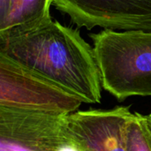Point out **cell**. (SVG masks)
I'll return each instance as SVG.
<instances>
[{"instance_id":"277c9868","label":"cell","mask_w":151,"mask_h":151,"mask_svg":"<svg viewBox=\"0 0 151 151\" xmlns=\"http://www.w3.org/2000/svg\"><path fill=\"white\" fill-rule=\"evenodd\" d=\"M82 103L75 95L0 54V106L70 114Z\"/></svg>"},{"instance_id":"5b68a950","label":"cell","mask_w":151,"mask_h":151,"mask_svg":"<svg viewBox=\"0 0 151 151\" xmlns=\"http://www.w3.org/2000/svg\"><path fill=\"white\" fill-rule=\"evenodd\" d=\"M79 28L151 31V0H53Z\"/></svg>"},{"instance_id":"3957f363","label":"cell","mask_w":151,"mask_h":151,"mask_svg":"<svg viewBox=\"0 0 151 151\" xmlns=\"http://www.w3.org/2000/svg\"><path fill=\"white\" fill-rule=\"evenodd\" d=\"M67 116L0 106V151H81Z\"/></svg>"},{"instance_id":"9c48e42d","label":"cell","mask_w":151,"mask_h":151,"mask_svg":"<svg viewBox=\"0 0 151 151\" xmlns=\"http://www.w3.org/2000/svg\"><path fill=\"white\" fill-rule=\"evenodd\" d=\"M149 117H150V119H151V113H150V115H149Z\"/></svg>"},{"instance_id":"52a82bcc","label":"cell","mask_w":151,"mask_h":151,"mask_svg":"<svg viewBox=\"0 0 151 151\" xmlns=\"http://www.w3.org/2000/svg\"><path fill=\"white\" fill-rule=\"evenodd\" d=\"M53 0H10L0 13V41L34 30L52 20Z\"/></svg>"},{"instance_id":"6da1fadb","label":"cell","mask_w":151,"mask_h":151,"mask_svg":"<svg viewBox=\"0 0 151 151\" xmlns=\"http://www.w3.org/2000/svg\"><path fill=\"white\" fill-rule=\"evenodd\" d=\"M0 54L80 97L98 104L102 81L94 48L79 29L51 20L0 41Z\"/></svg>"},{"instance_id":"ba28073f","label":"cell","mask_w":151,"mask_h":151,"mask_svg":"<svg viewBox=\"0 0 151 151\" xmlns=\"http://www.w3.org/2000/svg\"><path fill=\"white\" fill-rule=\"evenodd\" d=\"M127 151H151V119L149 116L133 113L126 128Z\"/></svg>"},{"instance_id":"8992f818","label":"cell","mask_w":151,"mask_h":151,"mask_svg":"<svg viewBox=\"0 0 151 151\" xmlns=\"http://www.w3.org/2000/svg\"><path fill=\"white\" fill-rule=\"evenodd\" d=\"M129 107L78 111L68 114L69 129L81 151H127L126 128Z\"/></svg>"},{"instance_id":"7a4b0ae2","label":"cell","mask_w":151,"mask_h":151,"mask_svg":"<svg viewBox=\"0 0 151 151\" xmlns=\"http://www.w3.org/2000/svg\"><path fill=\"white\" fill-rule=\"evenodd\" d=\"M89 37L105 90L119 101L151 96V31L103 29Z\"/></svg>"}]
</instances>
